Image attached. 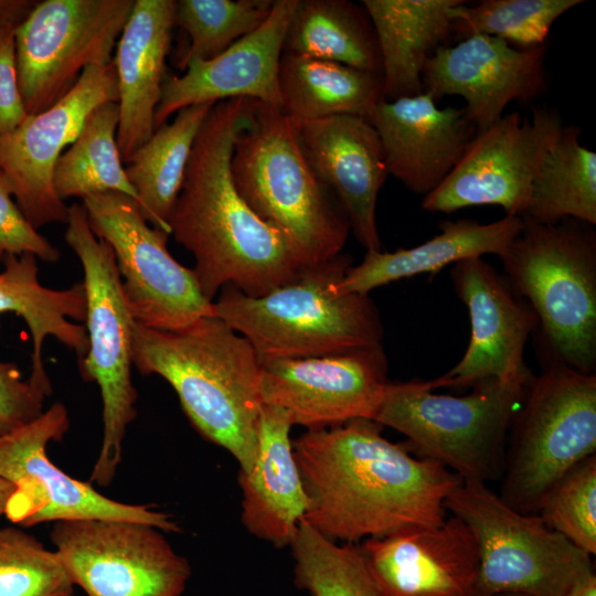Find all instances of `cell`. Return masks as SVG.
Listing matches in <instances>:
<instances>
[{"mask_svg":"<svg viewBox=\"0 0 596 596\" xmlns=\"http://www.w3.org/2000/svg\"><path fill=\"white\" fill-rule=\"evenodd\" d=\"M372 419L307 430L292 441L309 505L302 522L345 543L445 521L462 482L440 464L413 457Z\"/></svg>","mask_w":596,"mask_h":596,"instance_id":"1","label":"cell"},{"mask_svg":"<svg viewBox=\"0 0 596 596\" xmlns=\"http://www.w3.org/2000/svg\"><path fill=\"white\" fill-rule=\"evenodd\" d=\"M248 104L234 98L213 106L169 217L170 235L192 253L193 272L210 301L226 285L249 297L264 296L305 268L284 235L248 206L234 184L233 146Z\"/></svg>","mask_w":596,"mask_h":596,"instance_id":"2","label":"cell"},{"mask_svg":"<svg viewBox=\"0 0 596 596\" xmlns=\"http://www.w3.org/2000/svg\"><path fill=\"white\" fill-rule=\"evenodd\" d=\"M132 348L139 373L166 380L195 430L248 472L263 405L262 363L251 343L211 316L171 331L136 322Z\"/></svg>","mask_w":596,"mask_h":596,"instance_id":"3","label":"cell"},{"mask_svg":"<svg viewBox=\"0 0 596 596\" xmlns=\"http://www.w3.org/2000/svg\"><path fill=\"white\" fill-rule=\"evenodd\" d=\"M234 184L248 206L288 241L302 267L342 253L350 224L279 107L249 99L233 146Z\"/></svg>","mask_w":596,"mask_h":596,"instance_id":"4","label":"cell"},{"mask_svg":"<svg viewBox=\"0 0 596 596\" xmlns=\"http://www.w3.org/2000/svg\"><path fill=\"white\" fill-rule=\"evenodd\" d=\"M350 266L341 253L260 297L226 285L213 301L214 315L251 343L262 364L382 344L383 326L369 295L338 291Z\"/></svg>","mask_w":596,"mask_h":596,"instance_id":"5","label":"cell"},{"mask_svg":"<svg viewBox=\"0 0 596 596\" xmlns=\"http://www.w3.org/2000/svg\"><path fill=\"white\" fill-rule=\"evenodd\" d=\"M521 217L519 235L500 256L504 277L534 311L546 361L594 373V225L574 219L540 224L526 216Z\"/></svg>","mask_w":596,"mask_h":596,"instance_id":"6","label":"cell"},{"mask_svg":"<svg viewBox=\"0 0 596 596\" xmlns=\"http://www.w3.org/2000/svg\"><path fill=\"white\" fill-rule=\"evenodd\" d=\"M529 379H486L464 396L434 393L444 387L440 376L390 382L373 421L403 434L404 446L419 458L440 464L462 480L486 483L502 470L508 433Z\"/></svg>","mask_w":596,"mask_h":596,"instance_id":"7","label":"cell"},{"mask_svg":"<svg viewBox=\"0 0 596 596\" xmlns=\"http://www.w3.org/2000/svg\"><path fill=\"white\" fill-rule=\"evenodd\" d=\"M65 242L78 257L86 297L88 351L78 361L84 381L100 391L103 437L89 482L111 483L121 462L127 427L137 417L138 393L131 380L134 319L121 286L115 254L91 228L83 204L68 206Z\"/></svg>","mask_w":596,"mask_h":596,"instance_id":"8","label":"cell"},{"mask_svg":"<svg viewBox=\"0 0 596 596\" xmlns=\"http://www.w3.org/2000/svg\"><path fill=\"white\" fill-rule=\"evenodd\" d=\"M501 499L536 514L547 490L596 451V375L546 361L531 375L510 426Z\"/></svg>","mask_w":596,"mask_h":596,"instance_id":"9","label":"cell"},{"mask_svg":"<svg viewBox=\"0 0 596 596\" xmlns=\"http://www.w3.org/2000/svg\"><path fill=\"white\" fill-rule=\"evenodd\" d=\"M445 508L475 538L476 596H566L573 582L593 568L589 554L538 514L511 508L485 482L462 480Z\"/></svg>","mask_w":596,"mask_h":596,"instance_id":"10","label":"cell"},{"mask_svg":"<svg viewBox=\"0 0 596 596\" xmlns=\"http://www.w3.org/2000/svg\"><path fill=\"white\" fill-rule=\"evenodd\" d=\"M94 234L111 247L128 308L139 324L179 330L214 315L193 272L172 257L170 234L150 225L138 203L119 192L83 199Z\"/></svg>","mask_w":596,"mask_h":596,"instance_id":"11","label":"cell"},{"mask_svg":"<svg viewBox=\"0 0 596 596\" xmlns=\"http://www.w3.org/2000/svg\"><path fill=\"white\" fill-rule=\"evenodd\" d=\"M135 0H44L14 31L21 97L42 113L64 97L83 71L113 62Z\"/></svg>","mask_w":596,"mask_h":596,"instance_id":"12","label":"cell"},{"mask_svg":"<svg viewBox=\"0 0 596 596\" xmlns=\"http://www.w3.org/2000/svg\"><path fill=\"white\" fill-rule=\"evenodd\" d=\"M70 428L65 405L55 402L34 421L0 436V477L14 485L6 517L28 528L44 522L109 519L143 522L163 532H180L173 518L153 504H128L109 499L92 483L72 478L46 454Z\"/></svg>","mask_w":596,"mask_h":596,"instance_id":"13","label":"cell"},{"mask_svg":"<svg viewBox=\"0 0 596 596\" xmlns=\"http://www.w3.org/2000/svg\"><path fill=\"white\" fill-rule=\"evenodd\" d=\"M50 540L86 596H182L192 575L161 530L143 522L56 521Z\"/></svg>","mask_w":596,"mask_h":596,"instance_id":"14","label":"cell"},{"mask_svg":"<svg viewBox=\"0 0 596 596\" xmlns=\"http://www.w3.org/2000/svg\"><path fill=\"white\" fill-rule=\"evenodd\" d=\"M563 128L558 111L547 106L518 111L476 134L464 156L422 207L451 213L475 205H499L507 215L523 216L542 160Z\"/></svg>","mask_w":596,"mask_h":596,"instance_id":"15","label":"cell"},{"mask_svg":"<svg viewBox=\"0 0 596 596\" xmlns=\"http://www.w3.org/2000/svg\"><path fill=\"white\" fill-rule=\"evenodd\" d=\"M382 344L262 364V404L307 430L374 418L390 382Z\"/></svg>","mask_w":596,"mask_h":596,"instance_id":"16","label":"cell"},{"mask_svg":"<svg viewBox=\"0 0 596 596\" xmlns=\"http://www.w3.org/2000/svg\"><path fill=\"white\" fill-rule=\"evenodd\" d=\"M117 100L114 62L92 65L58 102L30 115L14 131L0 137V170L34 228L67 222L68 206L54 188L57 160L76 139L87 115L103 103Z\"/></svg>","mask_w":596,"mask_h":596,"instance_id":"17","label":"cell"},{"mask_svg":"<svg viewBox=\"0 0 596 596\" xmlns=\"http://www.w3.org/2000/svg\"><path fill=\"white\" fill-rule=\"evenodd\" d=\"M546 51V44L520 49L496 36L472 34L435 51L424 66L422 87L436 100L462 97L464 111L479 134L500 120L510 103H530L541 95Z\"/></svg>","mask_w":596,"mask_h":596,"instance_id":"18","label":"cell"},{"mask_svg":"<svg viewBox=\"0 0 596 596\" xmlns=\"http://www.w3.org/2000/svg\"><path fill=\"white\" fill-rule=\"evenodd\" d=\"M466 305L471 334L461 360L440 375L444 387H465L486 379L524 381L531 372L523 352L538 318L528 304L482 257L460 260L450 272Z\"/></svg>","mask_w":596,"mask_h":596,"instance_id":"19","label":"cell"},{"mask_svg":"<svg viewBox=\"0 0 596 596\" xmlns=\"http://www.w3.org/2000/svg\"><path fill=\"white\" fill-rule=\"evenodd\" d=\"M359 547L376 596H476L478 547L454 515L436 526L366 539Z\"/></svg>","mask_w":596,"mask_h":596,"instance_id":"20","label":"cell"},{"mask_svg":"<svg viewBox=\"0 0 596 596\" xmlns=\"http://www.w3.org/2000/svg\"><path fill=\"white\" fill-rule=\"evenodd\" d=\"M298 0H274L267 19L210 60L190 62L183 75L164 79L155 130L180 109L234 98L280 106L279 64Z\"/></svg>","mask_w":596,"mask_h":596,"instance_id":"21","label":"cell"},{"mask_svg":"<svg viewBox=\"0 0 596 596\" xmlns=\"http://www.w3.org/2000/svg\"><path fill=\"white\" fill-rule=\"evenodd\" d=\"M294 125L305 157L340 203L359 243L366 252L381 251L376 202L389 171L374 128L354 115Z\"/></svg>","mask_w":596,"mask_h":596,"instance_id":"22","label":"cell"},{"mask_svg":"<svg viewBox=\"0 0 596 596\" xmlns=\"http://www.w3.org/2000/svg\"><path fill=\"white\" fill-rule=\"evenodd\" d=\"M364 118L381 140L389 174L424 196L451 172L476 136L464 108H439L426 91L381 100Z\"/></svg>","mask_w":596,"mask_h":596,"instance_id":"23","label":"cell"},{"mask_svg":"<svg viewBox=\"0 0 596 596\" xmlns=\"http://www.w3.org/2000/svg\"><path fill=\"white\" fill-rule=\"evenodd\" d=\"M174 0H135L113 58L118 89L117 146L124 163L151 137L164 82Z\"/></svg>","mask_w":596,"mask_h":596,"instance_id":"24","label":"cell"},{"mask_svg":"<svg viewBox=\"0 0 596 596\" xmlns=\"http://www.w3.org/2000/svg\"><path fill=\"white\" fill-rule=\"evenodd\" d=\"M292 426L283 409L263 404L255 460L248 472H238L243 525L278 549L290 545L309 505L290 439Z\"/></svg>","mask_w":596,"mask_h":596,"instance_id":"25","label":"cell"},{"mask_svg":"<svg viewBox=\"0 0 596 596\" xmlns=\"http://www.w3.org/2000/svg\"><path fill=\"white\" fill-rule=\"evenodd\" d=\"M522 228V217L505 215L491 222L444 220L439 233L412 248L368 251L362 262L350 266L339 280L340 294L369 295L373 289L421 274H435L460 260L508 249Z\"/></svg>","mask_w":596,"mask_h":596,"instance_id":"26","label":"cell"},{"mask_svg":"<svg viewBox=\"0 0 596 596\" xmlns=\"http://www.w3.org/2000/svg\"><path fill=\"white\" fill-rule=\"evenodd\" d=\"M0 272V313L13 312L23 318L32 338L29 379L53 391L44 369L42 349L51 336L74 351L81 361L89 344L85 324L86 297L83 283L66 289H52L39 280L36 257L32 254L7 255Z\"/></svg>","mask_w":596,"mask_h":596,"instance_id":"27","label":"cell"},{"mask_svg":"<svg viewBox=\"0 0 596 596\" xmlns=\"http://www.w3.org/2000/svg\"><path fill=\"white\" fill-rule=\"evenodd\" d=\"M464 0H363L380 49L383 100L423 92L428 58L451 34L450 12Z\"/></svg>","mask_w":596,"mask_h":596,"instance_id":"28","label":"cell"},{"mask_svg":"<svg viewBox=\"0 0 596 596\" xmlns=\"http://www.w3.org/2000/svg\"><path fill=\"white\" fill-rule=\"evenodd\" d=\"M279 109L292 124L338 115L364 117L383 100L382 76L336 62L283 52Z\"/></svg>","mask_w":596,"mask_h":596,"instance_id":"29","label":"cell"},{"mask_svg":"<svg viewBox=\"0 0 596 596\" xmlns=\"http://www.w3.org/2000/svg\"><path fill=\"white\" fill-rule=\"evenodd\" d=\"M215 104L180 109L157 128L125 168L146 221L168 234L169 217L180 193L195 138Z\"/></svg>","mask_w":596,"mask_h":596,"instance_id":"30","label":"cell"},{"mask_svg":"<svg viewBox=\"0 0 596 596\" xmlns=\"http://www.w3.org/2000/svg\"><path fill=\"white\" fill-rule=\"evenodd\" d=\"M284 52L382 76L376 34L362 3L298 0L287 29Z\"/></svg>","mask_w":596,"mask_h":596,"instance_id":"31","label":"cell"},{"mask_svg":"<svg viewBox=\"0 0 596 596\" xmlns=\"http://www.w3.org/2000/svg\"><path fill=\"white\" fill-rule=\"evenodd\" d=\"M581 134L563 126L541 162L523 216L540 224L565 219L596 224V153L579 142Z\"/></svg>","mask_w":596,"mask_h":596,"instance_id":"32","label":"cell"},{"mask_svg":"<svg viewBox=\"0 0 596 596\" xmlns=\"http://www.w3.org/2000/svg\"><path fill=\"white\" fill-rule=\"evenodd\" d=\"M118 121L117 102L103 103L87 115L54 170V188L61 200L119 192L137 202L117 146Z\"/></svg>","mask_w":596,"mask_h":596,"instance_id":"33","label":"cell"},{"mask_svg":"<svg viewBox=\"0 0 596 596\" xmlns=\"http://www.w3.org/2000/svg\"><path fill=\"white\" fill-rule=\"evenodd\" d=\"M289 547L294 583L310 596H376L359 545H339L301 522Z\"/></svg>","mask_w":596,"mask_h":596,"instance_id":"34","label":"cell"},{"mask_svg":"<svg viewBox=\"0 0 596 596\" xmlns=\"http://www.w3.org/2000/svg\"><path fill=\"white\" fill-rule=\"evenodd\" d=\"M582 0H482L462 1L450 12V29L462 40L486 34L530 49L545 44L554 22Z\"/></svg>","mask_w":596,"mask_h":596,"instance_id":"35","label":"cell"},{"mask_svg":"<svg viewBox=\"0 0 596 596\" xmlns=\"http://www.w3.org/2000/svg\"><path fill=\"white\" fill-rule=\"evenodd\" d=\"M274 0H179L173 26L189 36V45L178 60L185 70L195 60H210L256 30L269 15Z\"/></svg>","mask_w":596,"mask_h":596,"instance_id":"36","label":"cell"},{"mask_svg":"<svg viewBox=\"0 0 596 596\" xmlns=\"http://www.w3.org/2000/svg\"><path fill=\"white\" fill-rule=\"evenodd\" d=\"M56 551L26 531L0 528V596H74Z\"/></svg>","mask_w":596,"mask_h":596,"instance_id":"37","label":"cell"},{"mask_svg":"<svg viewBox=\"0 0 596 596\" xmlns=\"http://www.w3.org/2000/svg\"><path fill=\"white\" fill-rule=\"evenodd\" d=\"M536 514L589 555L596 554V457L590 456L557 480Z\"/></svg>","mask_w":596,"mask_h":596,"instance_id":"38","label":"cell"},{"mask_svg":"<svg viewBox=\"0 0 596 596\" xmlns=\"http://www.w3.org/2000/svg\"><path fill=\"white\" fill-rule=\"evenodd\" d=\"M12 196V187L0 170V262L7 255L22 254L45 263L58 262L60 251L31 225Z\"/></svg>","mask_w":596,"mask_h":596,"instance_id":"39","label":"cell"},{"mask_svg":"<svg viewBox=\"0 0 596 596\" xmlns=\"http://www.w3.org/2000/svg\"><path fill=\"white\" fill-rule=\"evenodd\" d=\"M51 394L30 379L23 380L15 364L0 361V436L38 418Z\"/></svg>","mask_w":596,"mask_h":596,"instance_id":"40","label":"cell"},{"mask_svg":"<svg viewBox=\"0 0 596 596\" xmlns=\"http://www.w3.org/2000/svg\"><path fill=\"white\" fill-rule=\"evenodd\" d=\"M14 31L0 34V137L14 131L29 117L19 87Z\"/></svg>","mask_w":596,"mask_h":596,"instance_id":"41","label":"cell"},{"mask_svg":"<svg viewBox=\"0 0 596 596\" xmlns=\"http://www.w3.org/2000/svg\"><path fill=\"white\" fill-rule=\"evenodd\" d=\"M35 3L30 0H0V34L17 29Z\"/></svg>","mask_w":596,"mask_h":596,"instance_id":"42","label":"cell"},{"mask_svg":"<svg viewBox=\"0 0 596 596\" xmlns=\"http://www.w3.org/2000/svg\"><path fill=\"white\" fill-rule=\"evenodd\" d=\"M566 596H596V575L593 568L581 574L573 582Z\"/></svg>","mask_w":596,"mask_h":596,"instance_id":"43","label":"cell"},{"mask_svg":"<svg viewBox=\"0 0 596 596\" xmlns=\"http://www.w3.org/2000/svg\"><path fill=\"white\" fill-rule=\"evenodd\" d=\"M14 490V485L0 477V515L6 513L8 501Z\"/></svg>","mask_w":596,"mask_h":596,"instance_id":"44","label":"cell"},{"mask_svg":"<svg viewBox=\"0 0 596 596\" xmlns=\"http://www.w3.org/2000/svg\"><path fill=\"white\" fill-rule=\"evenodd\" d=\"M503 596H523V595H503Z\"/></svg>","mask_w":596,"mask_h":596,"instance_id":"45","label":"cell"}]
</instances>
